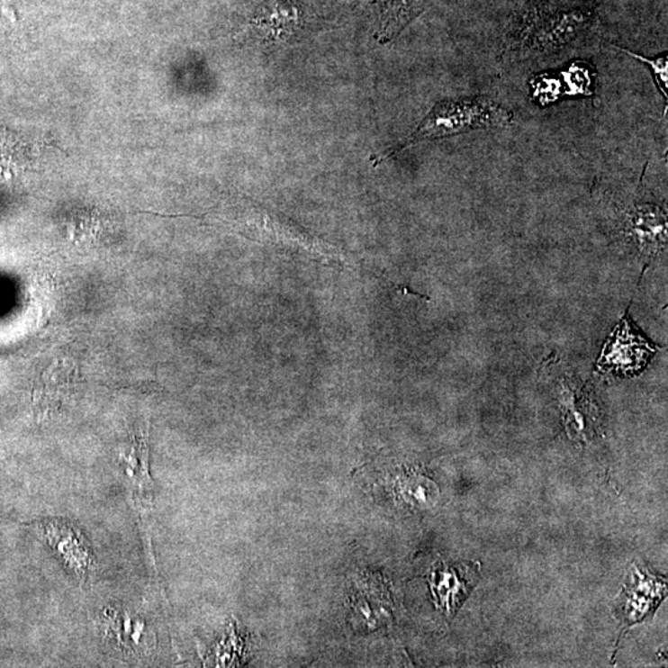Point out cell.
<instances>
[{
    "label": "cell",
    "instance_id": "7a4b0ae2",
    "mask_svg": "<svg viewBox=\"0 0 668 668\" xmlns=\"http://www.w3.org/2000/svg\"><path fill=\"white\" fill-rule=\"evenodd\" d=\"M76 366L66 360L56 362L41 374L32 390L36 418L48 420L62 411L74 396Z\"/></svg>",
    "mask_w": 668,
    "mask_h": 668
},
{
    "label": "cell",
    "instance_id": "ba28073f",
    "mask_svg": "<svg viewBox=\"0 0 668 668\" xmlns=\"http://www.w3.org/2000/svg\"><path fill=\"white\" fill-rule=\"evenodd\" d=\"M560 85L558 79L546 77V76L532 81L534 94L536 97L541 99L542 104H548V102H554L557 99L560 95Z\"/></svg>",
    "mask_w": 668,
    "mask_h": 668
},
{
    "label": "cell",
    "instance_id": "8992f818",
    "mask_svg": "<svg viewBox=\"0 0 668 668\" xmlns=\"http://www.w3.org/2000/svg\"><path fill=\"white\" fill-rule=\"evenodd\" d=\"M564 81L567 84L568 94L572 95H590L591 76L587 66L577 62L564 72Z\"/></svg>",
    "mask_w": 668,
    "mask_h": 668
},
{
    "label": "cell",
    "instance_id": "6da1fadb",
    "mask_svg": "<svg viewBox=\"0 0 668 668\" xmlns=\"http://www.w3.org/2000/svg\"><path fill=\"white\" fill-rule=\"evenodd\" d=\"M512 122L514 113L511 111L483 95L442 101L429 111L419 127L399 148L375 158L374 165H378L385 158L402 153L421 141L455 137L478 129L506 128Z\"/></svg>",
    "mask_w": 668,
    "mask_h": 668
},
{
    "label": "cell",
    "instance_id": "5b68a950",
    "mask_svg": "<svg viewBox=\"0 0 668 668\" xmlns=\"http://www.w3.org/2000/svg\"><path fill=\"white\" fill-rule=\"evenodd\" d=\"M438 582H433V588L438 594L446 593L442 595L441 603L446 609L451 610L458 603L459 597H465L467 582H465L455 570L438 572Z\"/></svg>",
    "mask_w": 668,
    "mask_h": 668
},
{
    "label": "cell",
    "instance_id": "3957f363",
    "mask_svg": "<svg viewBox=\"0 0 668 668\" xmlns=\"http://www.w3.org/2000/svg\"><path fill=\"white\" fill-rule=\"evenodd\" d=\"M301 13L295 0H270L253 20L264 38L279 39L291 34L300 24Z\"/></svg>",
    "mask_w": 668,
    "mask_h": 668
},
{
    "label": "cell",
    "instance_id": "52a82bcc",
    "mask_svg": "<svg viewBox=\"0 0 668 668\" xmlns=\"http://www.w3.org/2000/svg\"><path fill=\"white\" fill-rule=\"evenodd\" d=\"M615 49L619 50L621 52H625V54H627L631 56L633 59H639L640 62H644V64H646L649 66L651 69H653V74L654 76V82H656L657 87H659L661 94H663L664 99H666L667 102V87H668V58L667 56H664V58H659V59H647L644 58V56H641L639 54H634V52L629 51V50L627 49H620L618 48V46H615Z\"/></svg>",
    "mask_w": 668,
    "mask_h": 668
},
{
    "label": "cell",
    "instance_id": "277c9868",
    "mask_svg": "<svg viewBox=\"0 0 668 668\" xmlns=\"http://www.w3.org/2000/svg\"><path fill=\"white\" fill-rule=\"evenodd\" d=\"M426 0H384L375 39L392 41L425 10Z\"/></svg>",
    "mask_w": 668,
    "mask_h": 668
}]
</instances>
